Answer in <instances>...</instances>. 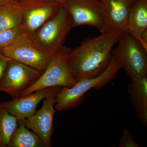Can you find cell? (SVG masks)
Here are the masks:
<instances>
[{
	"instance_id": "cell-8",
	"label": "cell",
	"mask_w": 147,
	"mask_h": 147,
	"mask_svg": "<svg viewBox=\"0 0 147 147\" xmlns=\"http://www.w3.org/2000/svg\"><path fill=\"white\" fill-rule=\"evenodd\" d=\"M61 6L70 15L73 28L91 26L103 32L105 14L101 0H67Z\"/></svg>"
},
{
	"instance_id": "cell-7",
	"label": "cell",
	"mask_w": 147,
	"mask_h": 147,
	"mask_svg": "<svg viewBox=\"0 0 147 147\" xmlns=\"http://www.w3.org/2000/svg\"><path fill=\"white\" fill-rule=\"evenodd\" d=\"M13 5L21 14V28L28 34L48 21L61 5L49 0H18Z\"/></svg>"
},
{
	"instance_id": "cell-19",
	"label": "cell",
	"mask_w": 147,
	"mask_h": 147,
	"mask_svg": "<svg viewBox=\"0 0 147 147\" xmlns=\"http://www.w3.org/2000/svg\"><path fill=\"white\" fill-rule=\"evenodd\" d=\"M119 147H140L139 144L134 141L129 130L127 129H124L119 140Z\"/></svg>"
},
{
	"instance_id": "cell-5",
	"label": "cell",
	"mask_w": 147,
	"mask_h": 147,
	"mask_svg": "<svg viewBox=\"0 0 147 147\" xmlns=\"http://www.w3.org/2000/svg\"><path fill=\"white\" fill-rule=\"evenodd\" d=\"M71 49L63 46L52 56L50 63L38 79L21 94L26 96L38 90L50 87H71L76 82L68 63Z\"/></svg>"
},
{
	"instance_id": "cell-2",
	"label": "cell",
	"mask_w": 147,
	"mask_h": 147,
	"mask_svg": "<svg viewBox=\"0 0 147 147\" xmlns=\"http://www.w3.org/2000/svg\"><path fill=\"white\" fill-rule=\"evenodd\" d=\"M73 28L71 17L63 7L38 29L28 34L39 50L53 56L63 46L66 38Z\"/></svg>"
},
{
	"instance_id": "cell-6",
	"label": "cell",
	"mask_w": 147,
	"mask_h": 147,
	"mask_svg": "<svg viewBox=\"0 0 147 147\" xmlns=\"http://www.w3.org/2000/svg\"><path fill=\"white\" fill-rule=\"evenodd\" d=\"M18 62L42 72L50 63L52 56L39 50L32 42L28 34L16 38L1 52Z\"/></svg>"
},
{
	"instance_id": "cell-1",
	"label": "cell",
	"mask_w": 147,
	"mask_h": 147,
	"mask_svg": "<svg viewBox=\"0 0 147 147\" xmlns=\"http://www.w3.org/2000/svg\"><path fill=\"white\" fill-rule=\"evenodd\" d=\"M122 32L109 31L84 40L71 50L68 63L75 82L95 77L108 67L113 47Z\"/></svg>"
},
{
	"instance_id": "cell-21",
	"label": "cell",
	"mask_w": 147,
	"mask_h": 147,
	"mask_svg": "<svg viewBox=\"0 0 147 147\" xmlns=\"http://www.w3.org/2000/svg\"><path fill=\"white\" fill-rule=\"evenodd\" d=\"M17 0H0V6L15 2Z\"/></svg>"
},
{
	"instance_id": "cell-15",
	"label": "cell",
	"mask_w": 147,
	"mask_h": 147,
	"mask_svg": "<svg viewBox=\"0 0 147 147\" xmlns=\"http://www.w3.org/2000/svg\"><path fill=\"white\" fill-rule=\"evenodd\" d=\"M18 121V126L11 138L9 147H46L41 139L25 125L24 121Z\"/></svg>"
},
{
	"instance_id": "cell-22",
	"label": "cell",
	"mask_w": 147,
	"mask_h": 147,
	"mask_svg": "<svg viewBox=\"0 0 147 147\" xmlns=\"http://www.w3.org/2000/svg\"><path fill=\"white\" fill-rule=\"evenodd\" d=\"M49 1H52L58 3L60 4L61 5L63 3L65 2L67 0H49Z\"/></svg>"
},
{
	"instance_id": "cell-14",
	"label": "cell",
	"mask_w": 147,
	"mask_h": 147,
	"mask_svg": "<svg viewBox=\"0 0 147 147\" xmlns=\"http://www.w3.org/2000/svg\"><path fill=\"white\" fill-rule=\"evenodd\" d=\"M128 92L137 118L144 125L147 126V75L131 81L129 84Z\"/></svg>"
},
{
	"instance_id": "cell-4",
	"label": "cell",
	"mask_w": 147,
	"mask_h": 147,
	"mask_svg": "<svg viewBox=\"0 0 147 147\" xmlns=\"http://www.w3.org/2000/svg\"><path fill=\"white\" fill-rule=\"evenodd\" d=\"M113 48L112 57L117 61L131 81L147 75V50L128 32H123Z\"/></svg>"
},
{
	"instance_id": "cell-3",
	"label": "cell",
	"mask_w": 147,
	"mask_h": 147,
	"mask_svg": "<svg viewBox=\"0 0 147 147\" xmlns=\"http://www.w3.org/2000/svg\"><path fill=\"white\" fill-rule=\"evenodd\" d=\"M121 67L112 57L108 67L99 75L76 82L71 87H63L56 97L55 110L59 111L76 107L84 99L85 94L92 89H99L113 81Z\"/></svg>"
},
{
	"instance_id": "cell-17",
	"label": "cell",
	"mask_w": 147,
	"mask_h": 147,
	"mask_svg": "<svg viewBox=\"0 0 147 147\" xmlns=\"http://www.w3.org/2000/svg\"><path fill=\"white\" fill-rule=\"evenodd\" d=\"M18 126V121L0 106V147H9L11 138Z\"/></svg>"
},
{
	"instance_id": "cell-10",
	"label": "cell",
	"mask_w": 147,
	"mask_h": 147,
	"mask_svg": "<svg viewBox=\"0 0 147 147\" xmlns=\"http://www.w3.org/2000/svg\"><path fill=\"white\" fill-rule=\"evenodd\" d=\"M57 95L45 98L41 108L31 117L24 121L26 126L41 139L46 147L51 146L55 113L54 105Z\"/></svg>"
},
{
	"instance_id": "cell-9",
	"label": "cell",
	"mask_w": 147,
	"mask_h": 147,
	"mask_svg": "<svg viewBox=\"0 0 147 147\" xmlns=\"http://www.w3.org/2000/svg\"><path fill=\"white\" fill-rule=\"evenodd\" d=\"M42 73L33 67L10 59L0 81V91L8 94L12 99L18 98Z\"/></svg>"
},
{
	"instance_id": "cell-11",
	"label": "cell",
	"mask_w": 147,
	"mask_h": 147,
	"mask_svg": "<svg viewBox=\"0 0 147 147\" xmlns=\"http://www.w3.org/2000/svg\"><path fill=\"white\" fill-rule=\"evenodd\" d=\"M62 88L50 87L38 90L26 96L0 102V106L15 116L18 120L24 121L35 113L40 101L50 96L58 94Z\"/></svg>"
},
{
	"instance_id": "cell-16",
	"label": "cell",
	"mask_w": 147,
	"mask_h": 147,
	"mask_svg": "<svg viewBox=\"0 0 147 147\" xmlns=\"http://www.w3.org/2000/svg\"><path fill=\"white\" fill-rule=\"evenodd\" d=\"M14 3L0 6V32L21 28L22 17Z\"/></svg>"
},
{
	"instance_id": "cell-23",
	"label": "cell",
	"mask_w": 147,
	"mask_h": 147,
	"mask_svg": "<svg viewBox=\"0 0 147 147\" xmlns=\"http://www.w3.org/2000/svg\"><path fill=\"white\" fill-rule=\"evenodd\" d=\"M17 1H18V0H17Z\"/></svg>"
},
{
	"instance_id": "cell-12",
	"label": "cell",
	"mask_w": 147,
	"mask_h": 147,
	"mask_svg": "<svg viewBox=\"0 0 147 147\" xmlns=\"http://www.w3.org/2000/svg\"><path fill=\"white\" fill-rule=\"evenodd\" d=\"M133 0H101L105 14L103 32H127L129 11Z\"/></svg>"
},
{
	"instance_id": "cell-13",
	"label": "cell",
	"mask_w": 147,
	"mask_h": 147,
	"mask_svg": "<svg viewBox=\"0 0 147 147\" xmlns=\"http://www.w3.org/2000/svg\"><path fill=\"white\" fill-rule=\"evenodd\" d=\"M147 29V0H133L127 17V32L136 38L143 45L142 35Z\"/></svg>"
},
{
	"instance_id": "cell-20",
	"label": "cell",
	"mask_w": 147,
	"mask_h": 147,
	"mask_svg": "<svg viewBox=\"0 0 147 147\" xmlns=\"http://www.w3.org/2000/svg\"><path fill=\"white\" fill-rule=\"evenodd\" d=\"M10 59L3 53H0V81L2 78L9 61Z\"/></svg>"
},
{
	"instance_id": "cell-18",
	"label": "cell",
	"mask_w": 147,
	"mask_h": 147,
	"mask_svg": "<svg viewBox=\"0 0 147 147\" xmlns=\"http://www.w3.org/2000/svg\"><path fill=\"white\" fill-rule=\"evenodd\" d=\"M24 33L26 32L21 28L0 32V53L16 38Z\"/></svg>"
}]
</instances>
